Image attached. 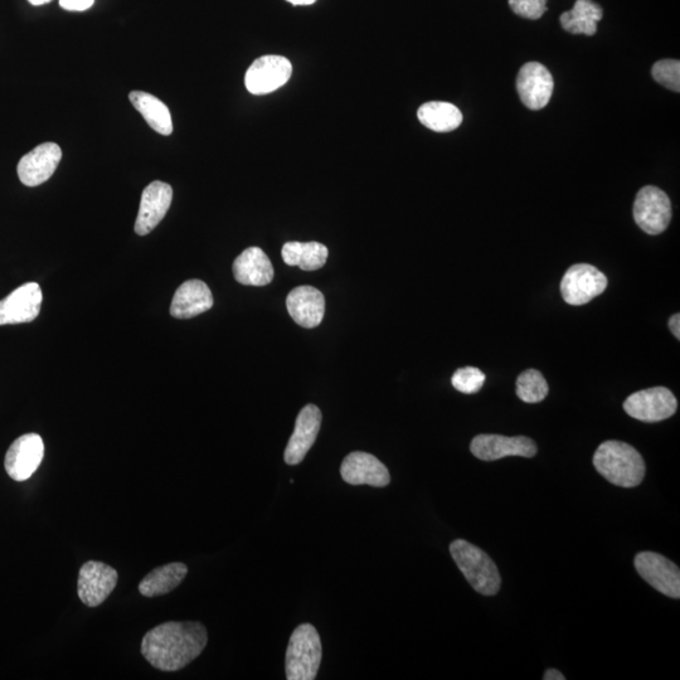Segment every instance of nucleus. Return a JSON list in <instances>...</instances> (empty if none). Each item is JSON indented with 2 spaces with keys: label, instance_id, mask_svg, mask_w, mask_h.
Wrapping results in <instances>:
<instances>
[{
  "label": "nucleus",
  "instance_id": "nucleus-1",
  "mask_svg": "<svg viewBox=\"0 0 680 680\" xmlns=\"http://www.w3.org/2000/svg\"><path fill=\"white\" fill-rule=\"evenodd\" d=\"M208 643L201 623H164L144 635L142 654L150 665L162 672H177L202 654Z\"/></svg>",
  "mask_w": 680,
  "mask_h": 680
},
{
  "label": "nucleus",
  "instance_id": "nucleus-2",
  "mask_svg": "<svg viewBox=\"0 0 680 680\" xmlns=\"http://www.w3.org/2000/svg\"><path fill=\"white\" fill-rule=\"evenodd\" d=\"M594 466L611 484L635 488L643 482L645 463L633 446L621 441H605L597 448Z\"/></svg>",
  "mask_w": 680,
  "mask_h": 680
},
{
  "label": "nucleus",
  "instance_id": "nucleus-3",
  "mask_svg": "<svg viewBox=\"0 0 680 680\" xmlns=\"http://www.w3.org/2000/svg\"><path fill=\"white\" fill-rule=\"evenodd\" d=\"M451 557L471 587L484 596L497 595L502 585V577L492 558L482 548L464 539H456L450 544Z\"/></svg>",
  "mask_w": 680,
  "mask_h": 680
},
{
  "label": "nucleus",
  "instance_id": "nucleus-4",
  "mask_svg": "<svg viewBox=\"0 0 680 680\" xmlns=\"http://www.w3.org/2000/svg\"><path fill=\"white\" fill-rule=\"evenodd\" d=\"M322 657V641L317 629L310 624L298 626L291 635L286 652V678L288 680L317 678Z\"/></svg>",
  "mask_w": 680,
  "mask_h": 680
},
{
  "label": "nucleus",
  "instance_id": "nucleus-5",
  "mask_svg": "<svg viewBox=\"0 0 680 680\" xmlns=\"http://www.w3.org/2000/svg\"><path fill=\"white\" fill-rule=\"evenodd\" d=\"M634 220L648 235L667 230L672 220V203L667 193L653 186L641 188L634 202Z\"/></svg>",
  "mask_w": 680,
  "mask_h": 680
},
{
  "label": "nucleus",
  "instance_id": "nucleus-6",
  "mask_svg": "<svg viewBox=\"0 0 680 680\" xmlns=\"http://www.w3.org/2000/svg\"><path fill=\"white\" fill-rule=\"evenodd\" d=\"M607 278L589 264H577L567 270L561 281V294L567 304L580 306L604 293Z\"/></svg>",
  "mask_w": 680,
  "mask_h": 680
},
{
  "label": "nucleus",
  "instance_id": "nucleus-7",
  "mask_svg": "<svg viewBox=\"0 0 680 680\" xmlns=\"http://www.w3.org/2000/svg\"><path fill=\"white\" fill-rule=\"evenodd\" d=\"M677 408V398L665 387L635 392L624 402L626 414L643 422L667 420L677 412Z\"/></svg>",
  "mask_w": 680,
  "mask_h": 680
},
{
  "label": "nucleus",
  "instance_id": "nucleus-8",
  "mask_svg": "<svg viewBox=\"0 0 680 680\" xmlns=\"http://www.w3.org/2000/svg\"><path fill=\"white\" fill-rule=\"evenodd\" d=\"M293 75V66L283 56H262L246 72V89L252 95L271 94L283 87Z\"/></svg>",
  "mask_w": 680,
  "mask_h": 680
},
{
  "label": "nucleus",
  "instance_id": "nucleus-9",
  "mask_svg": "<svg viewBox=\"0 0 680 680\" xmlns=\"http://www.w3.org/2000/svg\"><path fill=\"white\" fill-rule=\"evenodd\" d=\"M634 563L639 575L655 590L672 599H680V571L674 562L659 553L640 552Z\"/></svg>",
  "mask_w": 680,
  "mask_h": 680
},
{
  "label": "nucleus",
  "instance_id": "nucleus-10",
  "mask_svg": "<svg viewBox=\"0 0 680 680\" xmlns=\"http://www.w3.org/2000/svg\"><path fill=\"white\" fill-rule=\"evenodd\" d=\"M45 456V444L38 434L18 437L8 449L4 468L16 482H26L36 473Z\"/></svg>",
  "mask_w": 680,
  "mask_h": 680
},
{
  "label": "nucleus",
  "instance_id": "nucleus-11",
  "mask_svg": "<svg viewBox=\"0 0 680 680\" xmlns=\"http://www.w3.org/2000/svg\"><path fill=\"white\" fill-rule=\"evenodd\" d=\"M118 572L106 563L89 561L82 565L77 591L86 606L97 607L105 602L118 584Z\"/></svg>",
  "mask_w": 680,
  "mask_h": 680
},
{
  "label": "nucleus",
  "instance_id": "nucleus-12",
  "mask_svg": "<svg viewBox=\"0 0 680 680\" xmlns=\"http://www.w3.org/2000/svg\"><path fill=\"white\" fill-rule=\"evenodd\" d=\"M471 453L483 461H495L507 456L533 458L537 454V445L532 439L524 436L507 437L502 435H478L470 445Z\"/></svg>",
  "mask_w": 680,
  "mask_h": 680
},
{
  "label": "nucleus",
  "instance_id": "nucleus-13",
  "mask_svg": "<svg viewBox=\"0 0 680 680\" xmlns=\"http://www.w3.org/2000/svg\"><path fill=\"white\" fill-rule=\"evenodd\" d=\"M553 87V77L547 67L538 62L526 63L517 77V91L519 97L528 109L541 110L550 102Z\"/></svg>",
  "mask_w": 680,
  "mask_h": 680
},
{
  "label": "nucleus",
  "instance_id": "nucleus-14",
  "mask_svg": "<svg viewBox=\"0 0 680 680\" xmlns=\"http://www.w3.org/2000/svg\"><path fill=\"white\" fill-rule=\"evenodd\" d=\"M43 294L37 283H28L0 300V325L31 323L40 315Z\"/></svg>",
  "mask_w": 680,
  "mask_h": 680
},
{
  "label": "nucleus",
  "instance_id": "nucleus-15",
  "mask_svg": "<svg viewBox=\"0 0 680 680\" xmlns=\"http://www.w3.org/2000/svg\"><path fill=\"white\" fill-rule=\"evenodd\" d=\"M62 159V150L55 143L38 145L24 155L18 164V177L24 186L37 187L48 181Z\"/></svg>",
  "mask_w": 680,
  "mask_h": 680
},
{
  "label": "nucleus",
  "instance_id": "nucleus-16",
  "mask_svg": "<svg viewBox=\"0 0 680 680\" xmlns=\"http://www.w3.org/2000/svg\"><path fill=\"white\" fill-rule=\"evenodd\" d=\"M340 474L344 482L351 485H371L374 488L387 487L391 482L386 465L371 454L354 451L343 460Z\"/></svg>",
  "mask_w": 680,
  "mask_h": 680
},
{
  "label": "nucleus",
  "instance_id": "nucleus-17",
  "mask_svg": "<svg viewBox=\"0 0 680 680\" xmlns=\"http://www.w3.org/2000/svg\"><path fill=\"white\" fill-rule=\"evenodd\" d=\"M322 426V412L315 405H308L299 412L294 434L286 446L284 459L289 465H298L313 448Z\"/></svg>",
  "mask_w": 680,
  "mask_h": 680
},
{
  "label": "nucleus",
  "instance_id": "nucleus-18",
  "mask_svg": "<svg viewBox=\"0 0 680 680\" xmlns=\"http://www.w3.org/2000/svg\"><path fill=\"white\" fill-rule=\"evenodd\" d=\"M173 189L169 184L155 181L144 189L138 217L135 222V232L139 236L148 235L163 221L172 204Z\"/></svg>",
  "mask_w": 680,
  "mask_h": 680
},
{
  "label": "nucleus",
  "instance_id": "nucleus-19",
  "mask_svg": "<svg viewBox=\"0 0 680 680\" xmlns=\"http://www.w3.org/2000/svg\"><path fill=\"white\" fill-rule=\"evenodd\" d=\"M286 306L296 324L306 329L317 328L323 322L325 298L313 286H299L290 291Z\"/></svg>",
  "mask_w": 680,
  "mask_h": 680
},
{
  "label": "nucleus",
  "instance_id": "nucleus-20",
  "mask_svg": "<svg viewBox=\"0 0 680 680\" xmlns=\"http://www.w3.org/2000/svg\"><path fill=\"white\" fill-rule=\"evenodd\" d=\"M213 306V295L201 280H188L179 286L170 305V314L177 319H191L208 312Z\"/></svg>",
  "mask_w": 680,
  "mask_h": 680
},
{
  "label": "nucleus",
  "instance_id": "nucleus-21",
  "mask_svg": "<svg viewBox=\"0 0 680 680\" xmlns=\"http://www.w3.org/2000/svg\"><path fill=\"white\" fill-rule=\"evenodd\" d=\"M233 275L242 285L265 286L274 279V267L260 247H249L233 262Z\"/></svg>",
  "mask_w": 680,
  "mask_h": 680
},
{
  "label": "nucleus",
  "instance_id": "nucleus-22",
  "mask_svg": "<svg viewBox=\"0 0 680 680\" xmlns=\"http://www.w3.org/2000/svg\"><path fill=\"white\" fill-rule=\"evenodd\" d=\"M187 573L188 567L182 562L157 567L140 582L139 592L145 597L167 595L182 584Z\"/></svg>",
  "mask_w": 680,
  "mask_h": 680
},
{
  "label": "nucleus",
  "instance_id": "nucleus-23",
  "mask_svg": "<svg viewBox=\"0 0 680 680\" xmlns=\"http://www.w3.org/2000/svg\"><path fill=\"white\" fill-rule=\"evenodd\" d=\"M129 99L134 108L142 114L150 128L168 136L173 133L172 115L163 101L143 91L130 92Z\"/></svg>",
  "mask_w": 680,
  "mask_h": 680
},
{
  "label": "nucleus",
  "instance_id": "nucleus-24",
  "mask_svg": "<svg viewBox=\"0 0 680 680\" xmlns=\"http://www.w3.org/2000/svg\"><path fill=\"white\" fill-rule=\"evenodd\" d=\"M604 17V11L594 0H576L572 11L562 14L560 21L565 31L572 34L594 36L597 23Z\"/></svg>",
  "mask_w": 680,
  "mask_h": 680
},
{
  "label": "nucleus",
  "instance_id": "nucleus-25",
  "mask_svg": "<svg viewBox=\"0 0 680 680\" xmlns=\"http://www.w3.org/2000/svg\"><path fill=\"white\" fill-rule=\"evenodd\" d=\"M417 118L427 129L436 133H449L458 129L463 123V114L449 102L431 101L420 106Z\"/></svg>",
  "mask_w": 680,
  "mask_h": 680
},
{
  "label": "nucleus",
  "instance_id": "nucleus-26",
  "mask_svg": "<svg viewBox=\"0 0 680 680\" xmlns=\"http://www.w3.org/2000/svg\"><path fill=\"white\" fill-rule=\"evenodd\" d=\"M286 265L298 266L304 271L322 269L328 260L327 246L319 242H288L281 250Z\"/></svg>",
  "mask_w": 680,
  "mask_h": 680
},
{
  "label": "nucleus",
  "instance_id": "nucleus-27",
  "mask_svg": "<svg viewBox=\"0 0 680 680\" xmlns=\"http://www.w3.org/2000/svg\"><path fill=\"white\" fill-rule=\"evenodd\" d=\"M548 395V383L537 369H527L519 374L517 396L526 403L542 402Z\"/></svg>",
  "mask_w": 680,
  "mask_h": 680
},
{
  "label": "nucleus",
  "instance_id": "nucleus-28",
  "mask_svg": "<svg viewBox=\"0 0 680 680\" xmlns=\"http://www.w3.org/2000/svg\"><path fill=\"white\" fill-rule=\"evenodd\" d=\"M451 383L456 391L473 395L482 390L485 383V374L475 367H464L458 369L451 378Z\"/></svg>",
  "mask_w": 680,
  "mask_h": 680
},
{
  "label": "nucleus",
  "instance_id": "nucleus-29",
  "mask_svg": "<svg viewBox=\"0 0 680 680\" xmlns=\"http://www.w3.org/2000/svg\"><path fill=\"white\" fill-rule=\"evenodd\" d=\"M653 79L674 92L680 91V62L662 60L653 66Z\"/></svg>",
  "mask_w": 680,
  "mask_h": 680
},
{
  "label": "nucleus",
  "instance_id": "nucleus-30",
  "mask_svg": "<svg viewBox=\"0 0 680 680\" xmlns=\"http://www.w3.org/2000/svg\"><path fill=\"white\" fill-rule=\"evenodd\" d=\"M509 7L517 16L539 19L547 12V0H508Z\"/></svg>",
  "mask_w": 680,
  "mask_h": 680
},
{
  "label": "nucleus",
  "instance_id": "nucleus-31",
  "mask_svg": "<svg viewBox=\"0 0 680 680\" xmlns=\"http://www.w3.org/2000/svg\"><path fill=\"white\" fill-rule=\"evenodd\" d=\"M95 0H60V6L68 12H85L94 6Z\"/></svg>",
  "mask_w": 680,
  "mask_h": 680
},
{
  "label": "nucleus",
  "instance_id": "nucleus-32",
  "mask_svg": "<svg viewBox=\"0 0 680 680\" xmlns=\"http://www.w3.org/2000/svg\"><path fill=\"white\" fill-rule=\"evenodd\" d=\"M680 315L679 314H674L672 318L669 320V328L672 330V333L675 338L680 339Z\"/></svg>",
  "mask_w": 680,
  "mask_h": 680
},
{
  "label": "nucleus",
  "instance_id": "nucleus-33",
  "mask_svg": "<svg viewBox=\"0 0 680 680\" xmlns=\"http://www.w3.org/2000/svg\"><path fill=\"white\" fill-rule=\"evenodd\" d=\"M543 679L544 680H566V677L561 672H558L557 669H548L547 672L544 673Z\"/></svg>",
  "mask_w": 680,
  "mask_h": 680
},
{
  "label": "nucleus",
  "instance_id": "nucleus-34",
  "mask_svg": "<svg viewBox=\"0 0 680 680\" xmlns=\"http://www.w3.org/2000/svg\"><path fill=\"white\" fill-rule=\"evenodd\" d=\"M286 2L293 4V6H312L317 0H286Z\"/></svg>",
  "mask_w": 680,
  "mask_h": 680
},
{
  "label": "nucleus",
  "instance_id": "nucleus-35",
  "mask_svg": "<svg viewBox=\"0 0 680 680\" xmlns=\"http://www.w3.org/2000/svg\"><path fill=\"white\" fill-rule=\"evenodd\" d=\"M32 6H43V4L51 3L52 0H28Z\"/></svg>",
  "mask_w": 680,
  "mask_h": 680
}]
</instances>
